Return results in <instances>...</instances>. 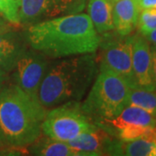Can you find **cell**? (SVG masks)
<instances>
[{
    "instance_id": "1",
    "label": "cell",
    "mask_w": 156,
    "mask_h": 156,
    "mask_svg": "<svg viewBox=\"0 0 156 156\" xmlns=\"http://www.w3.org/2000/svg\"><path fill=\"white\" fill-rule=\"evenodd\" d=\"M23 33L30 48L50 59L96 53L100 40L89 15L82 12L30 24Z\"/></svg>"
},
{
    "instance_id": "2",
    "label": "cell",
    "mask_w": 156,
    "mask_h": 156,
    "mask_svg": "<svg viewBox=\"0 0 156 156\" xmlns=\"http://www.w3.org/2000/svg\"><path fill=\"white\" fill-rule=\"evenodd\" d=\"M99 73L95 53L52 59L37 93L50 109L68 101H81Z\"/></svg>"
},
{
    "instance_id": "3",
    "label": "cell",
    "mask_w": 156,
    "mask_h": 156,
    "mask_svg": "<svg viewBox=\"0 0 156 156\" xmlns=\"http://www.w3.org/2000/svg\"><path fill=\"white\" fill-rule=\"evenodd\" d=\"M48 109L16 84L0 90V132L6 145L27 147L42 134Z\"/></svg>"
},
{
    "instance_id": "4",
    "label": "cell",
    "mask_w": 156,
    "mask_h": 156,
    "mask_svg": "<svg viewBox=\"0 0 156 156\" xmlns=\"http://www.w3.org/2000/svg\"><path fill=\"white\" fill-rule=\"evenodd\" d=\"M130 89L127 81L116 73L99 70L82 103L83 110L94 123L113 119L128 106Z\"/></svg>"
},
{
    "instance_id": "5",
    "label": "cell",
    "mask_w": 156,
    "mask_h": 156,
    "mask_svg": "<svg viewBox=\"0 0 156 156\" xmlns=\"http://www.w3.org/2000/svg\"><path fill=\"white\" fill-rule=\"evenodd\" d=\"M95 127L94 122L83 110L81 101H73L50 108L42 125V134L67 142Z\"/></svg>"
},
{
    "instance_id": "6",
    "label": "cell",
    "mask_w": 156,
    "mask_h": 156,
    "mask_svg": "<svg viewBox=\"0 0 156 156\" xmlns=\"http://www.w3.org/2000/svg\"><path fill=\"white\" fill-rule=\"evenodd\" d=\"M133 36H122L113 30L101 34L99 55L97 56L99 70L108 69L123 77L131 89L137 88L132 66Z\"/></svg>"
},
{
    "instance_id": "7",
    "label": "cell",
    "mask_w": 156,
    "mask_h": 156,
    "mask_svg": "<svg viewBox=\"0 0 156 156\" xmlns=\"http://www.w3.org/2000/svg\"><path fill=\"white\" fill-rule=\"evenodd\" d=\"M51 60L44 54L29 46L10 73L13 83L27 94L37 98L39 88Z\"/></svg>"
},
{
    "instance_id": "8",
    "label": "cell",
    "mask_w": 156,
    "mask_h": 156,
    "mask_svg": "<svg viewBox=\"0 0 156 156\" xmlns=\"http://www.w3.org/2000/svg\"><path fill=\"white\" fill-rule=\"evenodd\" d=\"M87 0H21L20 23L28 26L36 23L83 12Z\"/></svg>"
},
{
    "instance_id": "9",
    "label": "cell",
    "mask_w": 156,
    "mask_h": 156,
    "mask_svg": "<svg viewBox=\"0 0 156 156\" xmlns=\"http://www.w3.org/2000/svg\"><path fill=\"white\" fill-rule=\"evenodd\" d=\"M132 41V66L137 88L155 91L152 75L150 44L140 33L134 35Z\"/></svg>"
},
{
    "instance_id": "10",
    "label": "cell",
    "mask_w": 156,
    "mask_h": 156,
    "mask_svg": "<svg viewBox=\"0 0 156 156\" xmlns=\"http://www.w3.org/2000/svg\"><path fill=\"white\" fill-rule=\"evenodd\" d=\"M116 137L108 134L104 129L96 126L67 141L80 154V156L109 155V152Z\"/></svg>"
},
{
    "instance_id": "11",
    "label": "cell",
    "mask_w": 156,
    "mask_h": 156,
    "mask_svg": "<svg viewBox=\"0 0 156 156\" xmlns=\"http://www.w3.org/2000/svg\"><path fill=\"white\" fill-rule=\"evenodd\" d=\"M95 124L115 136L116 131L127 126L154 127L156 118L141 108L128 105L116 117L109 120H101Z\"/></svg>"
},
{
    "instance_id": "12",
    "label": "cell",
    "mask_w": 156,
    "mask_h": 156,
    "mask_svg": "<svg viewBox=\"0 0 156 156\" xmlns=\"http://www.w3.org/2000/svg\"><path fill=\"white\" fill-rule=\"evenodd\" d=\"M28 48L23 32L13 29L0 33V69L10 74Z\"/></svg>"
},
{
    "instance_id": "13",
    "label": "cell",
    "mask_w": 156,
    "mask_h": 156,
    "mask_svg": "<svg viewBox=\"0 0 156 156\" xmlns=\"http://www.w3.org/2000/svg\"><path fill=\"white\" fill-rule=\"evenodd\" d=\"M115 30L122 36H128L137 26L140 8L136 0H112Z\"/></svg>"
},
{
    "instance_id": "14",
    "label": "cell",
    "mask_w": 156,
    "mask_h": 156,
    "mask_svg": "<svg viewBox=\"0 0 156 156\" xmlns=\"http://www.w3.org/2000/svg\"><path fill=\"white\" fill-rule=\"evenodd\" d=\"M156 145V126L151 127L145 136L132 140L117 138L113 143L109 155L152 156Z\"/></svg>"
},
{
    "instance_id": "15",
    "label": "cell",
    "mask_w": 156,
    "mask_h": 156,
    "mask_svg": "<svg viewBox=\"0 0 156 156\" xmlns=\"http://www.w3.org/2000/svg\"><path fill=\"white\" fill-rule=\"evenodd\" d=\"M87 9L89 18L99 35L115 30L112 0H89Z\"/></svg>"
},
{
    "instance_id": "16",
    "label": "cell",
    "mask_w": 156,
    "mask_h": 156,
    "mask_svg": "<svg viewBox=\"0 0 156 156\" xmlns=\"http://www.w3.org/2000/svg\"><path fill=\"white\" fill-rule=\"evenodd\" d=\"M30 155L37 156H80L77 151L68 145L67 142L51 139L48 136H39L26 147Z\"/></svg>"
},
{
    "instance_id": "17",
    "label": "cell",
    "mask_w": 156,
    "mask_h": 156,
    "mask_svg": "<svg viewBox=\"0 0 156 156\" xmlns=\"http://www.w3.org/2000/svg\"><path fill=\"white\" fill-rule=\"evenodd\" d=\"M128 105L137 106L156 118V93L140 88L130 89Z\"/></svg>"
},
{
    "instance_id": "18",
    "label": "cell",
    "mask_w": 156,
    "mask_h": 156,
    "mask_svg": "<svg viewBox=\"0 0 156 156\" xmlns=\"http://www.w3.org/2000/svg\"><path fill=\"white\" fill-rule=\"evenodd\" d=\"M21 0H0V17L13 26H21L19 11Z\"/></svg>"
},
{
    "instance_id": "19",
    "label": "cell",
    "mask_w": 156,
    "mask_h": 156,
    "mask_svg": "<svg viewBox=\"0 0 156 156\" xmlns=\"http://www.w3.org/2000/svg\"><path fill=\"white\" fill-rule=\"evenodd\" d=\"M137 28L140 34L146 36L156 29V9H143L140 12Z\"/></svg>"
},
{
    "instance_id": "20",
    "label": "cell",
    "mask_w": 156,
    "mask_h": 156,
    "mask_svg": "<svg viewBox=\"0 0 156 156\" xmlns=\"http://www.w3.org/2000/svg\"><path fill=\"white\" fill-rule=\"evenodd\" d=\"M151 127L127 126L116 131L115 136L122 140H132L145 136Z\"/></svg>"
},
{
    "instance_id": "21",
    "label": "cell",
    "mask_w": 156,
    "mask_h": 156,
    "mask_svg": "<svg viewBox=\"0 0 156 156\" xmlns=\"http://www.w3.org/2000/svg\"><path fill=\"white\" fill-rule=\"evenodd\" d=\"M151 56H152V75L153 82L156 91V45H151Z\"/></svg>"
},
{
    "instance_id": "22",
    "label": "cell",
    "mask_w": 156,
    "mask_h": 156,
    "mask_svg": "<svg viewBox=\"0 0 156 156\" xmlns=\"http://www.w3.org/2000/svg\"><path fill=\"white\" fill-rule=\"evenodd\" d=\"M138 4L140 10L156 9V0H139Z\"/></svg>"
},
{
    "instance_id": "23",
    "label": "cell",
    "mask_w": 156,
    "mask_h": 156,
    "mask_svg": "<svg viewBox=\"0 0 156 156\" xmlns=\"http://www.w3.org/2000/svg\"><path fill=\"white\" fill-rule=\"evenodd\" d=\"M14 28L15 26H13L10 23L7 22L3 17H0V33L7 31V30H11Z\"/></svg>"
},
{
    "instance_id": "24",
    "label": "cell",
    "mask_w": 156,
    "mask_h": 156,
    "mask_svg": "<svg viewBox=\"0 0 156 156\" xmlns=\"http://www.w3.org/2000/svg\"><path fill=\"white\" fill-rule=\"evenodd\" d=\"M151 45H156V29L152 30L150 33L147 34L146 36H143Z\"/></svg>"
},
{
    "instance_id": "25",
    "label": "cell",
    "mask_w": 156,
    "mask_h": 156,
    "mask_svg": "<svg viewBox=\"0 0 156 156\" xmlns=\"http://www.w3.org/2000/svg\"><path fill=\"white\" fill-rule=\"evenodd\" d=\"M8 75H9L8 73L0 69V90L5 86V83L8 79Z\"/></svg>"
},
{
    "instance_id": "26",
    "label": "cell",
    "mask_w": 156,
    "mask_h": 156,
    "mask_svg": "<svg viewBox=\"0 0 156 156\" xmlns=\"http://www.w3.org/2000/svg\"><path fill=\"white\" fill-rule=\"evenodd\" d=\"M5 140L3 139V137H2V134H1V132H0V148H2V147H4L5 146Z\"/></svg>"
},
{
    "instance_id": "27",
    "label": "cell",
    "mask_w": 156,
    "mask_h": 156,
    "mask_svg": "<svg viewBox=\"0 0 156 156\" xmlns=\"http://www.w3.org/2000/svg\"><path fill=\"white\" fill-rule=\"evenodd\" d=\"M152 156H156V145L154 147V152H153V154Z\"/></svg>"
},
{
    "instance_id": "28",
    "label": "cell",
    "mask_w": 156,
    "mask_h": 156,
    "mask_svg": "<svg viewBox=\"0 0 156 156\" xmlns=\"http://www.w3.org/2000/svg\"><path fill=\"white\" fill-rule=\"evenodd\" d=\"M136 1H137V2H138V1H139V0H136Z\"/></svg>"
},
{
    "instance_id": "29",
    "label": "cell",
    "mask_w": 156,
    "mask_h": 156,
    "mask_svg": "<svg viewBox=\"0 0 156 156\" xmlns=\"http://www.w3.org/2000/svg\"></svg>"
}]
</instances>
